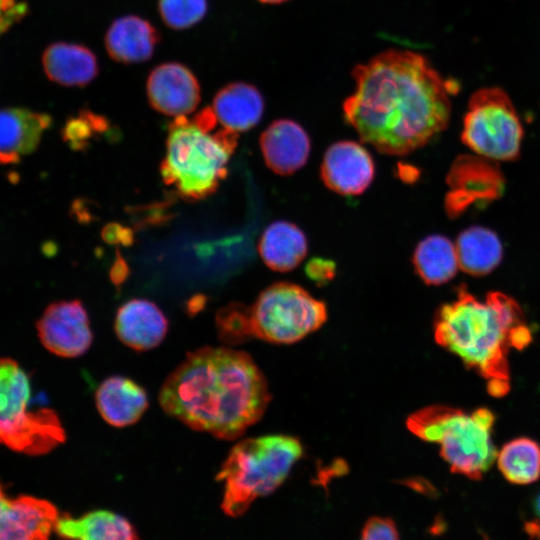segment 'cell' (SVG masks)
<instances>
[{
  "mask_svg": "<svg viewBox=\"0 0 540 540\" xmlns=\"http://www.w3.org/2000/svg\"><path fill=\"white\" fill-rule=\"evenodd\" d=\"M352 77L355 90L343 103L344 118L378 152L409 154L447 127L451 84L424 55L389 49L358 64Z\"/></svg>",
  "mask_w": 540,
  "mask_h": 540,
  "instance_id": "cell-1",
  "label": "cell"
},
{
  "mask_svg": "<svg viewBox=\"0 0 540 540\" xmlns=\"http://www.w3.org/2000/svg\"><path fill=\"white\" fill-rule=\"evenodd\" d=\"M269 401L267 381L251 356L228 347L189 353L159 393L165 413L226 440L260 420Z\"/></svg>",
  "mask_w": 540,
  "mask_h": 540,
  "instance_id": "cell-2",
  "label": "cell"
},
{
  "mask_svg": "<svg viewBox=\"0 0 540 540\" xmlns=\"http://www.w3.org/2000/svg\"><path fill=\"white\" fill-rule=\"evenodd\" d=\"M433 328L436 343L482 376L495 397L505 396L510 389V349L521 350L532 340L516 300L491 291L481 301L465 286L458 288L452 302L437 309Z\"/></svg>",
  "mask_w": 540,
  "mask_h": 540,
  "instance_id": "cell-3",
  "label": "cell"
},
{
  "mask_svg": "<svg viewBox=\"0 0 540 540\" xmlns=\"http://www.w3.org/2000/svg\"><path fill=\"white\" fill-rule=\"evenodd\" d=\"M237 132L223 128L210 134L185 116L170 123L160 171L163 181L187 200L212 195L227 174Z\"/></svg>",
  "mask_w": 540,
  "mask_h": 540,
  "instance_id": "cell-4",
  "label": "cell"
},
{
  "mask_svg": "<svg viewBox=\"0 0 540 540\" xmlns=\"http://www.w3.org/2000/svg\"><path fill=\"white\" fill-rule=\"evenodd\" d=\"M494 422L495 415L487 408L467 413L432 405L411 414L406 425L420 439L440 446V455L452 472L479 480L497 458Z\"/></svg>",
  "mask_w": 540,
  "mask_h": 540,
  "instance_id": "cell-5",
  "label": "cell"
},
{
  "mask_svg": "<svg viewBox=\"0 0 540 540\" xmlns=\"http://www.w3.org/2000/svg\"><path fill=\"white\" fill-rule=\"evenodd\" d=\"M303 454L299 440L286 435H266L235 445L217 475L224 481L221 504L226 515L239 517L258 497L276 490Z\"/></svg>",
  "mask_w": 540,
  "mask_h": 540,
  "instance_id": "cell-6",
  "label": "cell"
},
{
  "mask_svg": "<svg viewBox=\"0 0 540 540\" xmlns=\"http://www.w3.org/2000/svg\"><path fill=\"white\" fill-rule=\"evenodd\" d=\"M31 386L25 371L11 358L0 359V443L27 455H43L65 440L57 414L30 409Z\"/></svg>",
  "mask_w": 540,
  "mask_h": 540,
  "instance_id": "cell-7",
  "label": "cell"
},
{
  "mask_svg": "<svg viewBox=\"0 0 540 540\" xmlns=\"http://www.w3.org/2000/svg\"><path fill=\"white\" fill-rule=\"evenodd\" d=\"M324 302L299 285L277 282L246 306V339L274 344L295 343L318 330L327 320Z\"/></svg>",
  "mask_w": 540,
  "mask_h": 540,
  "instance_id": "cell-8",
  "label": "cell"
},
{
  "mask_svg": "<svg viewBox=\"0 0 540 540\" xmlns=\"http://www.w3.org/2000/svg\"><path fill=\"white\" fill-rule=\"evenodd\" d=\"M523 135L520 118L503 89L483 87L471 94L461 140L472 151L495 161H515Z\"/></svg>",
  "mask_w": 540,
  "mask_h": 540,
  "instance_id": "cell-9",
  "label": "cell"
},
{
  "mask_svg": "<svg viewBox=\"0 0 540 540\" xmlns=\"http://www.w3.org/2000/svg\"><path fill=\"white\" fill-rule=\"evenodd\" d=\"M450 191L446 210L456 217L475 204L489 203L502 195L504 177L497 161L476 155H460L447 177Z\"/></svg>",
  "mask_w": 540,
  "mask_h": 540,
  "instance_id": "cell-10",
  "label": "cell"
},
{
  "mask_svg": "<svg viewBox=\"0 0 540 540\" xmlns=\"http://www.w3.org/2000/svg\"><path fill=\"white\" fill-rule=\"evenodd\" d=\"M36 328L43 346L60 357L81 356L93 341L87 311L79 300L51 303Z\"/></svg>",
  "mask_w": 540,
  "mask_h": 540,
  "instance_id": "cell-11",
  "label": "cell"
},
{
  "mask_svg": "<svg viewBox=\"0 0 540 540\" xmlns=\"http://www.w3.org/2000/svg\"><path fill=\"white\" fill-rule=\"evenodd\" d=\"M150 106L157 112L173 117L193 112L201 101L197 77L184 64L166 62L154 67L146 81Z\"/></svg>",
  "mask_w": 540,
  "mask_h": 540,
  "instance_id": "cell-12",
  "label": "cell"
},
{
  "mask_svg": "<svg viewBox=\"0 0 540 540\" xmlns=\"http://www.w3.org/2000/svg\"><path fill=\"white\" fill-rule=\"evenodd\" d=\"M375 173L370 153L357 142L338 141L326 150L320 175L327 188L340 195L362 194Z\"/></svg>",
  "mask_w": 540,
  "mask_h": 540,
  "instance_id": "cell-13",
  "label": "cell"
},
{
  "mask_svg": "<svg viewBox=\"0 0 540 540\" xmlns=\"http://www.w3.org/2000/svg\"><path fill=\"white\" fill-rule=\"evenodd\" d=\"M58 518L51 502L26 495L9 498L0 482V540L47 539Z\"/></svg>",
  "mask_w": 540,
  "mask_h": 540,
  "instance_id": "cell-14",
  "label": "cell"
},
{
  "mask_svg": "<svg viewBox=\"0 0 540 540\" xmlns=\"http://www.w3.org/2000/svg\"><path fill=\"white\" fill-rule=\"evenodd\" d=\"M259 142L266 165L279 175L295 173L306 164L310 155V138L293 120L273 121L262 132Z\"/></svg>",
  "mask_w": 540,
  "mask_h": 540,
  "instance_id": "cell-15",
  "label": "cell"
},
{
  "mask_svg": "<svg viewBox=\"0 0 540 540\" xmlns=\"http://www.w3.org/2000/svg\"><path fill=\"white\" fill-rule=\"evenodd\" d=\"M168 320L161 309L145 299H131L117 311L115 331L128 347L147 351L158 346L166 336Z\"/></svg>",
  "mask_w": 540,
  "mask_h": 540,
  "instance_id": "cell-16",
  "label": "cell"
},
{
  "mask_svg": "<svg viewBox=\"0 0 540 540\" xmlns=\"http://www.w3.org/2000/svg\"><path fill=\"white\" fill-rule=\"evenodd\" d=\"M45 113L24 108L0 109V164H16L32 153L51 124Z\"/></svg>",
  "mask_w": 540,
  "mask_h": 540,
  "instance_id": "cell-17",
  "label": "cell"
},
{
  "mask_svg": "<svg viewBox=\"0 0 540 540\" xmlns=\"http://www.w3.org/2000/svg\"><path fill=\"white\" fill-rule=\"evenodd\" d=\"M160 38L159 31L146 19L125 15L111 23L104 44L107 54L114 61L135 64L152 57Z\"/></svg>",
  "mask_w": 540,
  "mask_h": 540,
  "instance_id": "cell-18",
  "label": "cell"
},
{
  "mask_svg": "<svg viewBox=\"0 0 540 540\" xmlns=\"http://www.w3.org/2000/svg\"><path fill=\"white\" fill-rule=\"evenodd\" d=\"M102 418L114 427H125L137 422L148 407L145 390L133 380L111 376L98 387L95 395Z\"/></svg>",
  "mask_w": 540,
  "mask_h": 540,
  "instance_id": "cell-19",
  "label": "cell"
},
{
  "mask_svg": "<svg viewBox=\"0 0 540 540\" xmlns=\"http://www.w3.org/2000/svg\"><path fill=\"white\" fill-rule=\"evenodd\" d=\"M42 63L51 81L67 87H84L99 73L95 54L89 48L74 43L51 44L43 53Z\"/></svg>",
  "mask_w": 540,
  "mask_h": 540,
  "instance_id": "cell-20",
  "label": "cell"
},
{
  "mask_svg": "<svg viewBox=\"0 0 540 540\" xmlns=\"http://www.w3.org/2000/svg\"><path fill=\"white\" fill-rule=\"evenodd\" d=\"M211 108L223 128L237 133L245 132L260 121L264 99L254 85L234 82L215 94Z\"/></svg>",
  "mask_w": 540,
  "mask_h": 540,
  "instance_id": "cell-21",
  "label": "cell"
},
{
  "mask_svg": "<svg viewBox=\"0 0 540 540\" xmlns=\"http://www.w3.org/2000/svg\"><path fill=\"white\" fill-rule=\"evenodd\" d=\"M258 248L262 260L270 269L288 272L305 258L308 244L298 226L287 221H275L263 231Z\"/></svg>",
  "mask_w": 540,
  "mask_h": 540,
  "instance_id": "cell-22",
  "label": "cell"
},
{
  "mask_svg": "<svg viewBox=\"0 0 540 540\" xmlns=\"http://www.w3.org/2000/svg\"><path fill=\"white\" fill-rule=\"evenodd\" d=\"M58 536L82 540H132L138 535L124 517L107 510L89 512L80 518L62 516L55 527Z\"/></svg>",
  "mask_w": 540,
  "mask_h": 540,
  "instance_id": "cell-23",
  "label": "cell"
},
{
  "mask_svg": "<svg viewBox=\"0 0 540 540\" xmlns=\"http://www.w3.org/2000/svg\"><path fill=\"white\" fill-rule=\"evenodd\" d=\"M459 268L471 276H485L501 263L503 246L498 235L481 226L463 230L455 244Z\"/></svg>",
  "mask_w": 540,
  "mask_h": 540,
  "instance_id": "cell-24",
  "label": "cell"
},
{
  "mask_svg": "<svg viewBox=\"0 0 540 540\" xmlns=\"http://www.w3.org/2000/svg\"><path fill=\"white\" fill-rule=\"evenodd\" d=\"M414 269L427 285H441L450 281L459 268L455 245L443 235H430L416 246Z\"/></svg>",
  "mask_w": 540,
  "mask_h": 540,
  "instance_id": "cell-25",
  "label": "cell"
},
{
  "mask_svg": "<svg viewBox=\"0 0 540 540\" xmlns=\"http://www.w3.org/2000/svg\"><path fill=\"white\" fill-rule=\"evenodd\" d=\"M496 460L501 474L512 484L527 485L540 477V445L530 438L509 441Z\"/></svg>",
  "mask_w": 540,
  "mask_h": 540,
  "instance_id": "cell-26",
  "label": "cell"
},
{
  "mask_svg": "<svg viewBox=\"0 0 540 540\" xmlns=\"http://www.w3.org/2000/svg\"><path fill=\"white\" fill-rule=\"evenodd\" d=\"M207 10V0H158V11L162 21L175 30L196 25L205 17Z\"/></svg>",
  "mask_w": 540,
  "mask_h": 540,
  "instance_id": "cell-27",
  "label": "cell"
},
{
  "mask_svg": "<svg viewBox=\"0 0 540 540\" xmlns=\"http://www.w3.org/2000/svg\"><path fill=\"white\" fill-rule=\"evenodd\" d=\"M246 305L232 302L221 308L216 315V326L220 339L231 345L246 341Z\"/></svg>",
  "mask_w": 540,
  "mask_h": 540,
  "instance_id": "cell-28",
  "label": "cell"
},
{
  "mask_svg": "<svg viewBox=\"0 0 540 540\" xmlns=\"http://www.w3.org/2000/svg\"><path fill=\"white\" fill-rule=\"evenodd\" d=\"M106 124L101 117L88 111L81 112L78 117L67 121L63 129V138L75 149L83 148L87 139L92 135L93 129Z\"/></svg>",
  "mask_w": 540,
  "mask_h": 540,
  "instance_id": "cell-29",
  "label": "cell"
},
{
  "mask_svg": "<svg viewBox=\"0 0 540 540\" xmlns=\"http://www.w3.org/2000/svg\"><path fill=\"white\" fill-rule=\"evenodd\" d=\"M363 540H395L399 538L395 523L389 518L371 517L361 531Z\"/></svg>",
  "mask_w": 540,
  "mask_h": 540,
  "instance_id": "cell-30",
  "label": "cell"
},
{
  "mask_svg": "<svg viewBox=\"0 0 540 540\" xmlns=\"http://www.w3.org/2000/svg\"><path fill=\"white\" fill-rule=\"evenodd\" d=\"M27 12V6L17 0H0V36L18 22Z\"/></svg>",
  "mask_w": 540,
  "mask_h": 540,
  "instance_id": "cell-31",
  "label": "cell"
},
{
  "mask_svg": "<svg viewBox=\"0 0 540 540\" xmlns=\"http://www.w3.org/2000/svg\"><path fill=\"white\" fill-rule=\"evenodd\" d=\"M335 264L331 260L314 258L306 265L307 276L317 283L330 281L335 275Z\"/></svg>",
  "mask_w": 540,
  "mask_h": 540,
  "instance_id": "cell-32",
  "label": "cell"
},
{
  "mask_svg": "<svg viewBox=\"0 0 540 540\" xmlns=\"http://www.w3.org/2000/svg\"><path fill=\"white\" fill-rule=\"evenodd\" d=\"M103 238L109 243L130 244L132 242V233L128 228L119 224H109L102 232Z\"/></svg>",
  "mask_w": 540,
  "mask_h": 540,
  "instance_id": "cell-33",
  "label": "cell"
},
{
  "mask_svg": "<svg viewBox=\"0 0 540 540\" xmlns=\"http://www.w3.org/2000/svg\"><path fill=\"white\" fill-rule=\"evenodd\" d=\"M127 275H128V267L125 261L120 256H118V259L114 263L111 270V278L114 281V283L119 284L126 278Z\"/></svg>",
  "mask_w": 540,
  "mask_h": 540,
  "instance_id": "cell-34",
  "label": "cell"
},
{
  "mask_svg": "<svg viewBox=\"0 0 540 540\" xmlns=\"http://www.w3.org/2000/svg\"><path fill=\"white\" fill-rule=\"evenodd\" d=\"M524 529L531 537L540 538V521L527 522Z\"/></svg>",
  "mask_w": 540,
  "mask_h": 540,
  "instance_id": "cell-35",
  "label": "cell"
},
{
  "mask_svg": "<svg viewBox=\"0 0 540 540\" xmlns=\"http://www.w3.org/2000/svg\"><path fill=\"white\" fill-rule=\"evenodd\" d=\"M534 511L537 514V516L540 518V493L537 495V497L534 500L533 503Z\"/></svg>",
  "mask_w": 540,
  "mask_h": 540,
  "instance_id": "cell-36",
  "label": "cell"
},
{
  "mask_svg": "<svg viewBox=\"0 0 540 540\" xmlns=\"http://www.w3.org/2000/svg\"><path fill=\"white\" fill-rule=\"evenodd\" d=\"M258 1L265 4H280L288 0H258Z\"/></svg>",
  "mask_w": 540,
  "mask_h": 540,
  "instance_id": "cell-37",
  "label": "cell"
}]
</instances>
